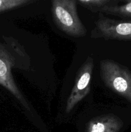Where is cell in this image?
Masks as SVG:
<instances>
[{"instance_id":"obj_5","label":"cell","mask_w":131,"mask_h":132,"mask_svg":"<svg viewBox=\"0 0 131 132\" xmlns=\"http://www.w3.org/2000/svg\"><path fill=\"white\" fill-rule=\"evenodd\" d=\"M15 68L14 56L5 44L0 43V85L8 90L27 109H30L28 103L15 84L12 69Z\"/></svg>"},{"instance_id":"obj_3","label":"cell","mask_w":131,"mask_h":132,"mask_svg":"<svg viewBox=\"0 0 131 132\" xmlns=\"http://www.w3.org/2000/svg\"><path fill=\"white\" fill-rule=\"evenodd\" d=\"M91 37L105 40L131 41V20H118L107 18L99 13L98 19L95 22Z\"/></svg>"},{"instance_id":"obj_10","label":"cell","mask_w":131,"mask_h":132,"mask_svg":"<svg viewBox=\"0 0 131 132\" xmlns=\"http://www.w3.org/2000/svg\"><path fill=\"white\" fill-rule=\"evenodd\" d=\"M35 1V0H0V13L26 6Z\"/></svg>"},{"instance_id":"obj_1","label":"cell","mask_w":131,"mask_h":132,"mask_svg":"<svg viewBox=\"0 0 131 132\" xmlns=\"http://www.w3.org/2000/svg\"><path fill=\"white\" fill-rule=\"evenodd\" d=\"M51 4L53 19L59 29L73 37L86 36L87 29L78 17L77 1L53 0Z\"/></svg>"},{"instance_id":"obj_7","label":"cell","mask_w":131,"mask_h":132,"mask_svg":"<svg viewBox=\"0 0 131 132\" xmlns=\"http://www.w3.org/2000/svg\"><path fill=\"white\" fill-rule=\"evenodd\" d=\"M3 38L5 40V45L7 46L15 59V68L21 69H27L29 68V66L24 63V61H26V63L30 64L29 57L26 53L23 46H21L17 40L11 37L3 36Z\"/></svg>"},{"instance_id":"obj_2","label":"cell","mask_w":131,"mask_h":132,"mask_svg":"<svg viewBox=\"0 0 131 132\" xmlns=\"http://www.w3.org/2000/svg\"><path fill=\"white\" fill-rule=\"evenodd\" d=\"M100 71L105 86L131 104V71L110 59L100 61Z\"/></svg>"},{"instance_id":"obj_9","label":"cell","mask_w":131,"mask_h":132,"mask_svg":"<svg viewBox=\"0 0 131 132\" xmlns=\"http://www.w3.org/2000/svg\"><path fill=\"white\" fill-rule=\"evenodd\" d=\"M116 0H78L77 3L93 12H100V10L108 5L118 4Z\"/></svg>"},{"instance_id":"obj_4","label":"cell","mask_w":131,"mask_h":132,"mask_svg":"<svg viewBox=\"0 0 131 132\" xmlns=\"http://www.w3.org/2000/svg\"><path fill=\"white\" fill-rule=\"evenodd\" d=\"M94 61L88 57L80 68L75 79L73 89L69 94L66 105V112L69 113L80 101L84 99L91 91Z\"/></svg>"},{"instance_id":"obj_6","label":"cell","mask_w":131,"mask_h":132,"mask_svg":"<svg viewBox=\"0 0 131 132\" xmlns=\"http://www.w3.org/2000/svg\"><path fill=\"white\" fill-rule=\"evenodd\" d=\"M123 122L118 116L113 114L96 117L87 123V132H119Z\"/></svg>"},{"instance_id":"obj_8","label":"cell","mask_w":131,"mask_h":132,"mask_svg":"<svg viewBox=\"0 0 131 132\" xmlns=\"http://www.w3.org/2000/svg\"><path fill=\"white\" fill-rule=\"evenodd\" d=\"M100 13L116 15L121 18H131V1H125V3L121 5L118 4L108 5L103 8Z\"/></svg>"}]
</instances>
